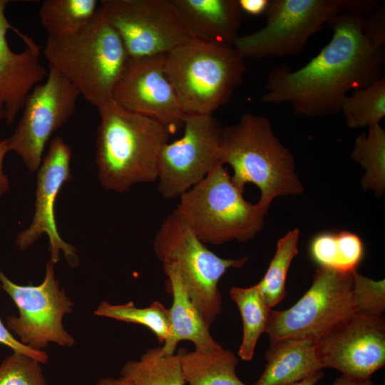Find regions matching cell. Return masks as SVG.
Instances as JSON below:
<instances>
[{
  "mask_svg": "<svg viewBox=\"0 0 385 385\" xmlns=\"http://www.w3.org/2000/svg\"><path fill=\"white\" fill-rule=\"evenodd\" d=\"M95 385H132L131 383L124 377L113 378L107 376L102 378Z\"/></svg>",
  "mask_w": 385,
  "mask_h": 385,
  "instance_id": "obj_37",
  "label": "cell"
},
{
  "mask_svg": "<svg viewBox=\"0 0 385 385\" xmlns=\"http://www.w3.org/2000/svg\"><path fill=\"white\" fill-rule=\"evenodd\" d=\"M353 296L356 312L382 315L385 310L384 279L376 281L355 271Z\"/></svg>",
  "mask_w": 385,
  "mask_h": 385,
  "instance_id": "obj_31",
  "label": "cell"
},
{
  "mask_svg": "<svg viewBox=\"0 0 385 385\" xmlns=\"http://www.w3.org/2000/svg\"><path fill=\"white\" fill-rule=\"evenodd\" d=\"M153 247L163 265L175 267L192 302L210 327L222 312L220 279L227 270L244 266L249 257H220L196 237L175 210L162 222Z\"/></svg>",
  "mask_w": 385,
  "mask_h": 385,
  "instance_id": "obj_8",
  "label": "cell"
},
{
  "mask_svg": "<svg viewBox=\"0 0 385 385\" xmlns=\"http://www.w3.org/2000/svg\"><path fill=\"white\" fill-rule=\"evenodd\" d=\"M71 150L63 139L57 136L49 145L37 170L35 212L31 225L19 232L16 245L25 250L46 234L49 240L48 249L54 264L60 258L62 251L68 264L76 267L78 257L76 248L65 242L57 230L55 218V202L63 184L71 180L70 169Z\"/></svg>",
  "mask_w": 385,
  "mask_h": 385,
  "instance_id": "obj_16",
  "label": "cell"
},
{
  "mask_svg": "<svg viewBox=\"0 0 385 385\" xmlns=\"http://www.w3.org/2000/svg\"><path fill=\"white\" fill-rule=\"evenodd\" d=\"M332 385H374V384L371 379H359L342 374L334 381Z\"/></svg>",
  "mask_w": 385,
  "mask_h": 385,
  "instance_id": "obj_36",
  "label": "cell"
},
{
  "mask_svg": "<svg viewBox=\"0 0 385 385\" xmlns=\"http://www.w3.org/2000/svg\"><path fill=\"white\" fill-rule=\"evenodd\" d=\"M380 6L374 0H269L265 25L239 36L233 47L245 59L299 55L308 39L338 14L364 15Z\"/></svg>",
  "mask_w": 385,
  "mask_h": 385,
  "instance_id": "obj_7",
  "label": "cell"
},
{
  "mask_svg": "<svg viewBox=\"0 0 385 385\" xmlns=\"http://www.w3.org/2000/svg\"><path fill=\"white\" fill-rule=\"evenodd\" d=\"M96 0H45L38 12L48 36H63L83 28L94 17Z\"/></svg>",
  "mask_w": 385,
  "mask_h": 385,
  "instance_id": "obj_25",
  "label": "cell"
},
{
  "mask_svg": "<svg viewBox=\"0 0 385 385\" xmlns=\"http://www.w3.org/2000/svg\"><path fill=\"white\" fill-rule=\"evenodd\" d=\"M165 57L129 58L113 99L127 110L162 123L173 134L183 127L185 114L165 73Z\"/></svg>",
  "mask_w": 385,
  "mask_h": 385,
  "instance_id": "obj_15",
  "label": "cell"
},
{
  "mask_svg": "<svg viewBox=\"0 0 385 385\" xmlns=\"http://www.w3.org/2000/svg\"><path fill=\"white\" fill-rule=\"evenodd\" d=\"M80 93L61 73L48 66L47 78L26 98L21 118L9 139L30 173L37 171L51 135L73 114Z\"/></svg>",
  "mask_w": 385,
  "mask_h": 385,
  "instance_id": "obj_13",
  "label": "cell"
},
{
  "mask_svg": "<svg viewBox=\"0 0 385 385\" xmlns=\"http://www.w3.org/2000/svg\"><path fill=\"white\" fill-rule=\"evenodd\" d=\"M9 152V139L0 140V197L10 188L9 178L4 172V160Z\"/></svg>",
  "mask_w": 385,
  "mask_h": 385,
  "instance_id": "obj_34",
  "label": "cell"
},
{
  "mask_svg": "<svg viewBox=\"0 0 385 385\" xmlns=\"http://www.w3.org/2000/svg\"><path fill=\"white\" fill-rule=\"evenodd\" d=\"M163 267L168 277V289L173 296V304L168 309L170 334L161 346L163 354H175L178 344L183 340L192 342L197 351H210L222 348L212 338L210 327L192 302L175 267L167 265Z\"/></svg>",
  "mask_w": 385,
  "mask_h": 385,
  "instance_id": "obj_19",
  "label": "cell"
},
{
  "mask_svg": "<svg viewBox=\"0 0 385 385\" xmlns=\"http://www.w3.org/2000/svg\"><path fill=\"white\" fill-rule=\"evenodd\" d=\"M180 361L189 385H246L236 374L238 359L230 350L188 351L183 349Z\"/></svg>",
  "mask_w": 385,
  "mask_h": 385,
  "instance_id": "obj_21",
  "label": "cell"
},
{
  "mask_svg": "<svg viewBox=\"0 0 385 385\" xmlns=\"http://www.w3.org/2000/svg\"><path fill=\"white\" fill-rule=\"evenodd\" d=\"M223 128L213 115H185L183 136L165 144L159 155L156 180L164 199L180 197L222 165Z\"/></svg>",
  "mask_w": 385,
  "mask_h": 385,
  "instance_id": "obj_11",
  "label": "cell"
},
{
  "mask_svg": "<svg viewBox=\"0 0 385 385\" xmlns=\"http://www.w3.org/2000/svg\"><path fill=\"white\" fill-rule=\"evenodd\" d=\"M99 4L130 58L167 54L194 39L171 0H101Z\"/></svg>",
  "mask_w": 385,
  "mask_h": 385,
  "instance_id": "obj_12",
  "label": "cell"
},
{
  "mask_svg": "<svg viewBox=\"0 0 385 385\" xmlns=\"http://www.w3.org/2000/svg\"><path fill=\"white\" fill-rule=\"evenodd\" d=\"M269 0H238L242 11L258 16L265 14Z\"/></svg>",
  "mask_w": 385,
  "mask_h": 385,
  "instance_id": "obj_35",
  "label": "cell"
},
{
  "mask_svg": "<svg viewBox=\"0 0 385 385\" xmlns=\"http://www.w3.org/2000/svg\"><path fill=\"white\" fill-rule=\"evenodd\" d=\"M183 349L165 355L161 346L149 349L138 361H128L122 368L120 376L132 385H185L181 366Z\"/></svg>",
  "mask_w": 385,
  "mask_h": 385,
  "instance_id": "obj_23",
  "label": "cell"
},
{
  "mask_svg": "<svg viewBox=\"0 0 385 385\" xmlns=\"http://www.w3.org/2000/svg\"><path fill=\"white\" fill-rule=\"evenodd\" d=\"M351 157L366 170L362 180L364 190L381 194L385 182V130L380 124L369 126L366 133L356 138Z\"/></svg>",
  "mask_w": 385,
  "mask_h": 385,
  "instance_id": "obj_26",
  "label": "cell"
},
{
  "mask_svg": "<svg viewBox=\"0 0 385 385\" xmlns=\"http://www.w3.org/2000/svg\"><path fill=\"white\" fill-rule=\"evenodd\" d=\"M364 252L361 238L348 231L318 234L309 245L310 255L319 267L346 273L357 270Z\"/></svg>",
  "mask_w": 385,
  "mask_h": 385,
  "instance_id": "obj_22",
  "label": "cell"
},
{
  "mask_svg": "<svg viewBox=\"0 0 385 385\" xmlns=\"http://www.w3.org/2000/svg\"><path fill=\"white\" fill-rule=\"evenodd\" d=\"M8 0H0V123L11 125L24 108L31 90L45 78L46 70L40 62L41 47L29 36L16 30L24 42L20 52L14 51L6 38L15 30L5 14Z\"/></svg>",
  "mask_w": 385,
  "mask_h": 385,
  "instance_id": "obj_17",
  "label": "cell"
},
{
  "mask_svg": "<svg viewBox=\"0 0 385 385\" xmlns=\"http://www.w3.org/2000/svg\"><path fill=\"white\" fill-rule=\"evenodd\" d=\"M364 15L345 11L327 26L332 37L302 67H274L267 75L265 103H289L299 115L321 118L339 113L349 91L364 88L384 77L385 47L364 34Z\"/></svg>",
  "mask_w": 385,
  "mask_h": 385,
  "instance_id": "obj_1",
  "label": "cell"
},
{
  "mask_svg": "<svg viewBox=\"0 0 385 385\" xmlns=\"http://www.w3.org/2000/svg\"><path fill=\"white\" fill-rule=\"evenodd\" d=\"M194 39L233 46L242 15L238 0H171Z\"/></svg>",
  "mask_w": 385,
  "mask_h": 385,
  "instance_id": "obj_18",
  "label": "cell"
},
{
  "mask_svg": "<svg viewBox=\"0 0 385 385\" xmlns=\"http://www.w3.org/2000/svg\"><path fill=\"white\" fill-rule=\"evenodd\" d=\"M0 385H48L42 374L41 363L14 352L0 364Z\"/></svg>",
  "mask_w": 385,
  "mask_h": 385,
  "instance_id": "obj_30",
  "label": "cell"
},
{
  "mask_svg": "<svg viewBox=\"0 0 385 385\" xmlns=\"http://www.w3.org/2000/svg\"><path fill=\"white\" fill-rule=\"evenodd\" d=\"M299 236V230L295 228L279 240L268 269L257 284L265 302L271 309L286 295L287 276L292 261L298 253Z\"/></svg>",
  "mask_w": 385,
  "mask_h": 385,
  "instance_id": "obj_28",
  "label": "cell"
},
{
  "mask_svg": "<svg viewBox=\"0 0 385 385\" xmlns=\"http://www.w3.org/2000/svg\"><path fill=\"white\" fill-rule=\"evenodd\" d=\"M230 296L240 310L243 327L238 355L251 361L260 335L265 332L271 308L265 302L257 284L250 287H232Z\"/></svg>",
  "mask_w": 385,
  "mask_h": 385,
  "instance_id": "obj_24",
  "label": "cell"
},
{
  "mask_svg": "<svg viewBox=\"0 0 385 385\" xmlns=\"http://www.w3.org/2000/svg\"><path fill=\"white\" fill-rule=\"evenodd\" d=\"M223 165L180 196L175 210L205 245L245 242L263 227L266 215L247 201Z\"/></svg>",
  "mask_w": 385,
  "mask_h": 385,
  "instance_id": "obj_6",
  "label": "cell"
},
{
  "mask_svg": "<svg viewBox=\"0 0 385 385\" xmlns=\"http://www.w3.org/2000/svg\"><path fill=\"white\" fill-rule=\"evenodd\" d=\"M0 284L19 310L18 317H7L6 327L22 344L43 351L50 342L63 347L76 343L63 325V318L73 312V303L60 287L51 260L47 262L44 279L38 285L17 284L1 271Z\"/></svg>",
  "mask_w": 385,
  "mask_h": 385,
  "instance_id": "obj_10",
  "label": "cell"
},
{
  "mask_svg": "<svg viewBox=\"0 0 385 385\" xmlns=\"http://www.w3.org/2000/svg\"><path fill=\"white\" fill-rule=\"evenodd\" d=\"M98 111L96 162L101 186L121 193L133 185L155 182L159 155L169 140L170 130L113 99Z\"/></svg>",
  "mask_w": 385,
  "mask_h": 385,
  "instance_id": "obj_2",
  "label": "cell"
},
{
  "mask_svg": "<svg viewBox=\"0 0 385 385\" xmlns=\"http://www.w3.org/2000/svg\"><path fill=\"white\" fill-rule=\"evenodd\" d=\"M322 369L371 379L385 364V321L382 315L355 312L314 343Z\"/></svg>",
  "mask_w": 385,
  "mask_h": 385,
  "instance_id": "obj_14",
  "label": "cell"
},
{
  "mask_svg": "<svg viewBox=\"0 0 385 385\" xmlns=\"http://www.w3.org/2000/svg\"><path fill=\"white\" fill-rule=\"evenodd\" d=\"M340 112L351 129L380 124L385 117V77L351 91L344 98Z\"/></svg>",
  "mask_w": 385,
  "mask_h": 385,
  "instance_id": "obj_27",
  "label": "cell"
},
{
  "mask_svg": "<svg viewBox=\"0 0 385 385\" xmlns=\"http://www.w3.org/2000/svg\"><path fill=\"white\" fill-rule=\"evenodd\" d=\"M354 272L319 267L311 287L293 306L270 311L265 329L270 342L304 338L315 343L356 312L353 296Z\"/></svg>",
  "mask_w": 385,
  "mask_h": 385,
  "instance_id": "obj_9",
  "label": "cell"
},
{
  "mask_svg": "<svg viewBox=\"0 0 385 385\" xmlns=\"http://www.w3.org/2000/svg\"><path fill=\"white\" fill-rule=\"evenodd\" d=\"M265 370L254 385H289L302 381L322 369L314 343L309 339L287 338L270 342Z\"/></svg>",
  "mask_w": 385,
  "mask_h": 385,
  "instance_id": "obj_20",
  "label": "cell"
},
{
  "mask_svg": "<svg viewBox=\"0 0 385 385\" xmlns=\"http://www.w3.org/2000/svg\"><path fill=\"white\" fill-rule=\"evenodd\" d=\"M94 314L143 326L155 335L160 344H163L170 334L169 312L159 301L144 308L137 307L132 301L124 304H112L103 301Z\"/></svg>",
  "mask_w": 385,
  "mask_h": 385,
  "instance_id": "obj_29",
  "label": "cell"
},
{
  "mask_svg": "<svg viewBox=\"0 0 385 385\" xmlns=\"http://www.w3.org/2000/svg\"><path fill=\"white\" fill-rule=\"evenodd\" d=\"M165 69L185 115H213L241 85L246 66L233 46L192 39L166 54Z\"/></svg>",
  "mask_w": 385,
  "mask_h": 385,
  "instance_id": "obj_5",
  "label": "cell"
},
{
  "mask_svg": "<svg viewBox=\"0 0 385 385\" xmlns=\"http://www.w3.org/2000/svg\"><path fill=\"white\" fill-rule=\"evenodd\" d=\"M43 55L48 63L97 108L113 100L129 59L114 29L98 10L83 28L63 36H48Z\"/></svg>",
  "mask_w": 385,
  "mask_h": 385,
  "instance_id": "obj_4",
  "label": "cell"
},
{
  "mask_svg": "<svg viewBox=\"0 0 385 385\" xmlns=\"http://www.w3.org/2000/svg\"><path fill=\"white\" fill-rule=\"evenodd\" d=\"M1 288L0 284V289ZM0 343L11 348L13 351L26 355L41 364H45L48 360V354L43 351L34 349L22 344L14 337L0 319Z\"/></svg>",
  "mask_w": 385,
  "mask_h": 385,
  "instance_id": "obj_33",
  "label": "cell"
},
{
  "mask_svg": "<svg viewBox=\"0 0 385 385\" xmlns=\"http://www.w3.org/2000/svg\"><path fill=\"white\" fill-rule=\"evenodd\" d=\"M363 31L376 45L385 47V9L384 6L366 14L364 16Z\"/></svg>",
  "mask_w": 385,
  "mask_h": 385,
  "instance_id": "obj_32",
  "label": "cell"
},
{
  "mask_svg": "<svg viewBox=\"0 0 385 385\" xmlns=\"http://www.w3.org/2000/svg\"><path fill=\"white\" fill-rule=\"evenodd\" d=\"M220 162L232 168L231 177L239 188L245 190L248 183L258 187L256 205L265 213L276 197L303 192L294 157L276 137L266 116L246 113L237 123L224 127Z\"/></svg>",
  "mask_w": 385,
  "mask_h": 385,
  "instance_id": "obj_3",
  "label": "cell"
},
{
  "mask_svg": "<svg viewBox=\"0 0 385 385\" xmlns=\"http://www.w3.org/2000/svg\"><path fill=\"white\" fill-rule=\"evenodd\" d=\"M324 376V373L321 371L317 372L312 376L295 384L289 385H316L317 382Z\"/></svg>",
  "mask_w": 385,
  "mask_h": 385,
  "instance_id": "obj_38",
  "label": "cell"
}]
</instances>
